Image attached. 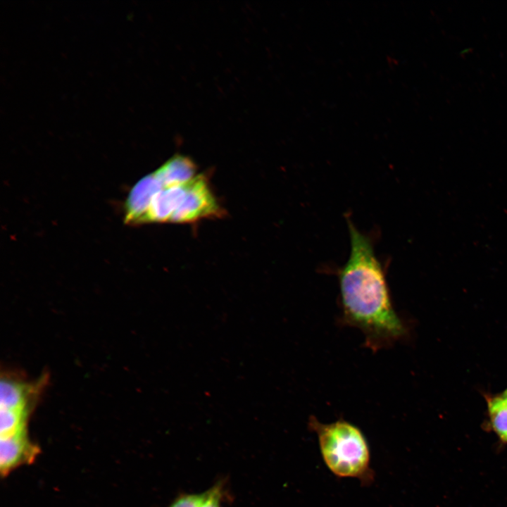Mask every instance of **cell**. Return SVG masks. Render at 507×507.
I'll list each match as a JSON object with an SVG mask.
<instances>
[{
	"label": "cell",
	"mask_w": 507,
	"mask_h": 507,
	"mask_svg": "<svg viewBox=\"0 0 507 507\" xmlns=\"http://www.w3.org/2000/svg\"><path fill=\"white\" fill-rule=\"evenodd\" d=\"M350 253L338 271L339 322L359 330L373 351L403 340L408 326L395 308L382 265L371 240L348 220Z\"/></svg>",
	"instance_id": "cell-1"
},
{
	"label": "cell",
	"mask_w": 507,
	"mask_h": 507,
	"mask_svg": "<svg viewBox=\"0 0 507 507\" xmlns=\"http://www.w3.org/2000/svg\"><path fill=\"white\" fill-rule=\"evenodd\" d=\"M308 427L315 433L323 461L334 475L356 478L362 484L372 483L369 446L357 426L343 418L323 423L311 415Z\"/></svg>",
	"instance_id": "cell-2"
},
{
	"label": "cell",
	"mask_w": 507,
	"mask_h": 507,
	"mask_svg": "<svg viewBox=\"0 0 507 507\" xmlns=\"http://www.w3.org/2000/svg\"><path fill=\"white\" fill-rule=\"evenodd\" d=\"M225 211L211 191L203 175L189 182L187 189L170 221L175 223H192L208 218H220Z\"/></svg>",
	"instance_id": "cell-3"
},
{
	"label": "cell",
	"mask_w": 507,
	"mask_h": 507,
	"mask_svg": "<svg viewBox=\"0 0 507 507\" xmlns=\"http://www.w3.org/2000/svg\"><path fill=\"white\" fill-rule=\"evenodd\" d=\"M163 188L154 173L141 179L132 189L125 204V221L142 223L154 197Z\"/></svg>",
	"instance_id": "cell-4"
},
{
	"label": "cell",
	"mask_w": 507,
	"mask_h": 507,
	"mask_svg": "<svg viewBox=\"0 0 507 507\" xmlns=\"http://www.w3.org/2000/svg\"><path fill=\"white\" fill-rule=\"evenodd\" d=\"M189 182L164 187L154 197L142 222H169L187 189Z\"/></svg>",
	"instance_id": "cell-5"
},
{
	"label": "cell",
	"mask_w": 507,
	"mask_h": 507,
	"mask_svg": "<svg viewBox=\"0 0 507 507\" xmlns=\"http://www.w3.org/2000/svg\"><path fill=\"white\" fill-rule=\"evenodd\" d=\"M163 187L184 184L196 176V165L191 158L175 155L154 173Z\"/></svg>",
	"instance_id": "cell-6"
},
{
	"label": "cell",
	"mask_w": 507,
	"mask_h": 507,
	"mask_svg": "<svg viewBox=\"0 0 507 507\" xmlns=\"http://www.w3.org/2000/svg\"><path fill=\"white\" fill-rule=\"evenodd\" d=\"M27 385L8 379H1L0 386V408L6 409H28Z\"/></svg>",
	"instance_id": "cell-7"
},
{
	"label": "cell",
	"mask_w": 507,
	"mask_h": 507,
	"mask_svg": "<svg viewBox=\"0 0 507 507\" xmlns=\"http://www.w3.org/2000/svg\"><path fill=\"white\" fill-rule=\"evenodd\" d=\"M492 425L497 434L507 441V399L496 397L489 403Z\"/></svg>",
	"instance_id": "cell-8"
},
{
	"label": "cell",
	"mask_w": 507,
	"mask_h": 507,
	"mask_svg": "<svg viewBox=\"0 0 507 507\" xmlns=\"http://www.w3.org/2000/svg\"><path fill=\"white\" fill-rule=\"evenodd\" d=\"M227 496L226 480H219L208 489L202 492L200 507H222Z\"/></svg>",
	"instance_id": "cell-9"
},
{
	"label": "cell",
	"mask_w": 507,
	"mask_h": 507,
	"mask_svg": "<svg viewBox=\"0 0 507 507\" xmlns=\"http://www.w3.org/2000/svg\"><path fill=\"white\" fill-rule=\"evenodd\" d=\"M202 493H181L168 507H200Z\"/></svg>",
	"instance_id": "cell-10"
},
{
	"label": "cell",
	"mask_w": 507,
	"mask_h": 507,
	"mask_svg": "<svg viewBox=\"0 0 507 507\" xmlns=\"http://www.w3.org/2000/svg\"><path fill=\"white\" fill-rule=\"evenodd\" d=\"M502 396H503V398H505V399H507V389H506V392L503 393V394Z\"/></svg>",
	"instance_id": "cell-11"
}]
</instances>
